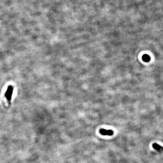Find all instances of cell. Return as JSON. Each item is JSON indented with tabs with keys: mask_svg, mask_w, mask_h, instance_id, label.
<instances>
[{
	"mask_svg": "<svg viewBox=\"0 0 163 163\" xmlns=\"http://www.w3.org/2000/svg\"><path fill=\"white\" fill-rule=\"evenodd\" d=\"M152 147L154 149H155L157 151H158L162 152L163 151V147L161 146L160 145L157 144V143H154L152 144Z\"/></svg>",
	"mask_w": 163,
	"mask_h": 163,
	"instance_id": "obj_3",
	"label": "cell"
},
{
	"mask_svg": "<svg viewBox=\"0 0 163 163\" xmlns=\"http://www.w3.org/2000/svg\"><path fill=\"white\" fill-rule=\"evenodd\" d=\"M13 92V88L12 86H9L8 87L7 90L5 93V96L8 101H11L12 99V96Z\"/></svg>",
	"mask_w": 163,
	"mask_h": 163,
	"instance_id": "obj_1",
	"label": "cell"
},
{
	"mask_svg": "<svg viewBox=\"0 0 163 163\" xmlns=\"http://www.w3.org/2000/svg\"><path fill=\"white\" fill-rule=\"evenodd\" d=\"M150 57H149L148 54H144L143 56H142V59L145 62H148L150 60Z\"/></svg>",
	"mask_w": 163,
	"mask_h": 163,
	"instance_id": "obj_4",
	"label": "cell"
},
{
	"mask_svg": "<svg viewBox=\"0 0 163 163\" xmlns=\"http://www.w3.org/2000/svg\"><path fill=\"white\" fill-rule=\"evenodd\" d=\"M99 133L103 135L112 136L114 134V132L112 130H106L104 129H101L99 130Z\"/></svg>",
	"mask_w": 163,
	"mask_h": 163,
	"instance_id": "obj_2",
	"label": "cell"
}]
</instances>
